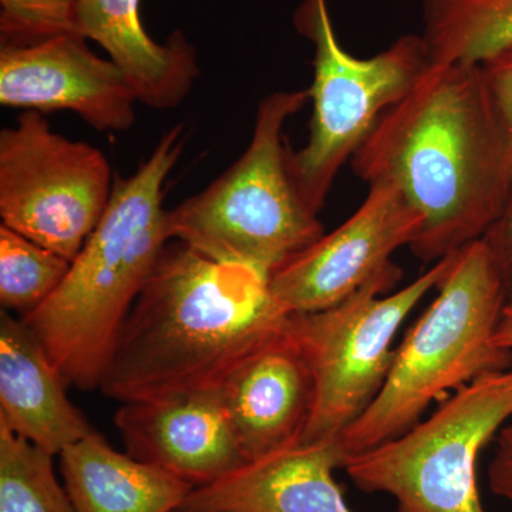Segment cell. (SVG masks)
I'll list each match as a JSON object with an SVG mask.
<instances>
[{"mask_svg": "<svg viewBox=\"0 0 512 512\" xmlns=\"http://www.w3.org/2000/svg\"><path fill=\"white\" fill-rule=\"evenodd\" d=\"M309 90L276 92L259 103L247 150L205 190L167 212L171 239L269 278L325 235L289 164L285 124Z\"/></svg>", "mask_w": 512, "mask_h": 512, "instance_id": "5", "label": "cell"}, {"mask_svg": "<svg viewBox=\"0 0 512 512\" xmlns=\"http://www.w3.org/2000/svg\"><path fill=\"white\" fill-rule=\"evenodd\" d=\"M77 0H0L2 45L77 33Z\"/></svg>", "mask_w": 512, "mask_h": 512, "instance_id": "21", "label": "cell"}, {"mask_svg": "<svg viewBox=\"0 0 512 512\" xmlns=\"http://www.w3.org/2000/svg\"><path fill=\"white\" fill-rule=\"evenodd\" d=\"M430 62L478 66L512 45V0H424Z\"/></svg>", "mask_w": 512, "mask_h": 512, "instance_id": "18", "label": "cell"}, {"mask_svg": "<svg viewBox=\"0 0 512 512\" xmlns=\"http://www.w3.org/2000/svg\"><path fill=\"white\" fill-rule=\"evenodd\" d=\"M421 217L394 185H369L365 201L338 228L269 276V292L286 315L332 308L384 278L402 279L392 256L410 247Z\"/></svg>", "mask_w": 512, "mask_h": 512, "instance_id": "10", "label": "cell"}, {"mask_svg": "<svg viewBox=\"0 0 512 512\" xmlns=\"http://www.w3.org/2000/svg\"><path fill=\"white\" fill-rule=\"evenodd\" d=\"M53 457L0 423V512H76Z\"/></svg>", "mask_w": 512, "mask_h": 512, "instance_id": "19", "label": "cell"}, {"mask_svg": "<svg viewBox=\"0 0 512 512\" xmlns=\"http://www.w3.org/2000/svg\"><path fill=\"white\" fill-rule=\"evenodd\" d=\"M293 20L313 45V111L308 143L291 151L289 164L303 198L319 212L343 165L431 62L417 35L399 37L367 59L353 56L336 35L328 0H303Z\"/></svg>", "mask_w": 512, "mask_h": 512, "instance_id": "6", "label": "cell"}, {"mask_svg": "<svg viewBox=\"0 0 512 512\" xmlns=\"http://www.w3.org/2000/svg\"><path fill=\"white\" fill-rule=\"evenodd\" d=\"M494 342L498 348L512 350V303L505 306L503 319L495 332Z\"/></svg>", "mask_w": 512, "mask_h": 512, "instance_id": "25", "label": "cell"}, {"mask_svg": "<svg viewBox=\"0 0 512 512\" xmlns=\"http://www.w3.org/2000/svg\"><path fill=\"white\" fill-rule=\"evenodd\" d=\"M343 464L338 440L301 441L194 488L181 511L353 512L333 477Z\"/></svg>", "mask_w": 512, "mask_h": 512, "instance_id": "14", "label": "cell"}, {"mask_svg": "<svg viewBox=\"0 0 512 512\" xmlns=\"http://www.w3.org/2000/svg\"><path fill=\"white\" fill-rule=\"evenodd\" d=\"M67 386L28 326L3 309L0 423L53 456L62 453L94 431L70 402Z\"/></svg>", "mask_w": 512, "mask_h": 512, "instance_id": "15", "label": "cell"}, {"mask_svg": "<svg viewBox=\"0 0 512 512\" xmlns=\"http://www.w3.org/2000/svg\"><path fill=\"white\" fill-rule=\"evenodd\" d=\"M491 493L512 503V421L495 437L493 458L488 464Z\"/></svg>", "mask_w": 512, "mask_h": 512, "instance_id": "24", "label": "cell"}, {"mask_svg": "<svg viewBox=\"0 0 512 512\" xmlns=\"http://www.w3.org/2000/svg\"><path fill=\"white\" fill-rule=\"evenodd\" d=\"M141 0H77V33L109 53L133 86L138 101L171 109L188 96L200 74L194 46L181 32L167 43L148 36Z\"/></svg>", "mask_w": 512, "mask_h": 512, "instance_id": "16", "label": "cell"}, {"mask_svg": "<svg viewBox=\"0 0 512 512\" xmlns=\"http://www.w3.org/2000/svg\"><path fill=\"white\" fill-rule=\"evenodd\" d=\"M113 184L99 148L56 133L39 111L0 133L2 225L67 261L99 224Z\"/></svg>", "mask_w": 512, "mask_h": 512, "instance_id": "9", "label": "cell"}, {"mask_svg": "<svg viewBox=\"0 0 512 512\" xmlns=\"http://www.w3.org/2000/svg\"><path fill=\"white\" fill-rule=\"evenodd\" d=\"M114 423L130 456L192 488L217 483L248 461L214 389L121 403Z\"/></svg>", "mask_w": 512, "mask_h": 512, "instance_id": "13", "label": "cell"}, {"mask_svg": "<svg viewBox=\"0 0 512 512\" xmlns=\"http://www.w3.org/2000/svg\"><path fill=\"white\" fill-rule=\"evenodd\" d=\"M137 94L113 60L103 59L79 33L0 49V103L39 111L67 110L101 131L136 121Z\"/></svg>", "mask_w": 512, "mask_h": 512, "instance_id": "11", "label": "cell"}, {"mask_svg": "<svg viewBox=\"0 0 512 512\" xmlns=\"http://www.w3.org/2000/svg\"><path fill=\"white\" fill-rule=\"evenodd\" d=\"M437 289L396 348L382 390L339 437L345 461L412 429L444 393L512 369V350L494 342L508 302L484 238L453 255Z\"/></svg>", "mask_w": 512, "mask_h": 512, "instance_id": "4", "label": "cell"}, {"mask_svg": "<svg viewBox=\"0 0 512 512\" xmlns=\"http://www.w3.org/2000/svg\"><path fill=\"white\" fill-rule=\"evenodd\" d=\"M454 254L392 295L387 293L400 278L379 279L332 308L289 315V329L315 380L302 441L338 440L366 412L392 369L397 332L414 306L437 288Z\"/></svg>", "mask_w": 512, "mask_h": 512, "instance_id": "8", "label": "cell"}, {"mask_svg": "<svg viewBox=\"0 0 512 512\" xmlns=\"http://www.w3.org/2000/svg\"><path fill=\"white\" fill-rule=\"evenodd\" d=\"M59 456L76 512H177L194 490L170 471L114 450L96 431Z\"/></svg>", "mask_w": 512, "mask_h": 512, "instance_id": "17", "label": "cell"}, {"mask_svg": "<svg viewBox=\"0 0 512 512\" xmlns=\"http://www.w3.org/2000/svg\"><path fill=\"white\" fill-rule=\"evenodd\" d=\"M512 419V369L460 387L429 419L343 464L367 494L390 495L399 512H487L478 458Z\"/></svg>", "mask_w": 512, "mask_h": 512, "instance_id": "7", "label": "cell"}, {"mask_svg": "<svg viewBox=\"0 0 512 512\" xmlns=\"http://www.w3.org/2000/svg\"><path fill=\"white\" fill-rule=\"evenodd\" d=\"M269 278L167 245L120 330L101 392L120 403L214 389L289 315Z\"/></svg>", "mask_w": 512, "mask_h": 512, "instance_id": "2", "label": "cell"}, {"mask_svg": "<svg viewBox=\"0 0 512 512\" xmlns=\"http://www.w3.org/2000/svg\"><path fill=\"white\" fill-rule=\"evenodd\" d=\"M495 110L512 141V45L478 64Z\"/></svg>", "mask_w": 512, "mask_h": 512, "instance_id": "22", "label": "cell"}, {"mask_svg": "<svg viewBox=\"0 0 512 512\" xmlns=\"http://www.w3.org/2000/svg\"><path fill=\"white\" fill-rule=\"evenodd\" d=\"M214 390L248 461L301 443L315 403V380L289 329V316Z\"/></svg>", "mask_w": 512, "mask_h": 512, "instance_id": "12", "label": "cell"}, {"mask_svg": "<svg viewBox=\"0 0 512 512\" xmlns=\"http://www.w3.org/2000/svg\"><path fill=\"white\" fill-rule=\"evenodd\" d=\"M494 256L508 305L512 303V183L500 217L483 237Z\"/></svg>", "mask_w": 512, "mask_h": 512, "instance_id": "23", "label": "cell"}, {"mask_svg": "<svg viewBox=\"0 0 512 512\" xmlns=\"http://www.w3.org/2000/svg\"><path fill=\"white\" fill-rule=\"evenodd\" d=\"M72 262L5 225L0 227V302L23 316L62 284Z\"/></svg>", "mask_w": 512, "mask_h": 512, "instance_id": "20", "label": "cell"}, {"mask_svg": "<svg viewBox=\"0 0 512 512\" xmlns=\"http://www.w3.org/2000/svg\"><path fill=\"white\" fill-rule=\"evenodd\" d=\"M367 184L394 185L419 212L410 249L436 264L487 234L512 183V141L480 66L436 64L377 121L352 157Z\"/></svg>", "mask_w": 512, "mask_h": 512, "instance_id": "1", "label": "cell"}, {"mask_svg": "<svg viewBox=\"0 0 512 512\" xmlns=\"http://www.w3.org/2000/svg\"><path fill=\"white\" fill-rule=\"evenodd\" d=\"M184 143V127L174 126L130 177H114L109 205L62 284L23 316L69 386L100 389L128 313L171 239L164 184Z\"/></svg>", "mask_w": 512, "mask_h": 512, "instance_id": "3", "label": "cell"}, {"mask_svg": "<svg viewBox=\"0 0 512 512\" xmlns=\"http://www.w3.org/2000/svg\"><path fill=\"white\" fill-rule=\"evenodd\" d=\"M177 512H184V511H181V510H180V511H177Z\"/></svg>", "mask_w": 512, "mask_h": 512, "instance_id": "26", "label": "cell"}]
</instances>
